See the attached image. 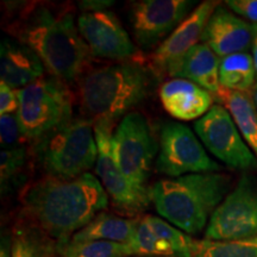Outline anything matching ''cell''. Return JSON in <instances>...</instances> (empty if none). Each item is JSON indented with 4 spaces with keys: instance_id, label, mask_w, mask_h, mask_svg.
Wrapping results in <instances>:
<instances>
[{
    "instance_id": "obj_15",
    "label": "cell",
    "mask_w": 257,
    "mask_h": 257,
    "mask_svg": "<svg viewBox=\"0 0 257 257\" xmlns=\"http://www.w3.org/2000/svg\"><path fill=\"white\" fill-rule=\"evenodd\" d=\"M257 36V24L243 21L224 6H218L201 37V43L206 44L220 59L232 54L246 53L253 47Z\"/></svg>"
},
{
    "instance_id": "obj_25",
    "label": "cell",
    "mask_w": 257,
    "mask_h": 257,
    "mask_svg": "<svg viewBox=\"0 0 257 257\" xmlns=\"http://www.w3.org/2000/svg\"><path fill=\"white\" fill-rule=\"evenodd\" d=\"M133 256L137 257H174L170 246L152 229L147 216L138 220L136 232L130 245Z\"/></svg>"
},
{
    "instance_id": "obj_9",
    "label": "cell",
    "mask_w": 257,
    "mask_h": 257,
    "mask_svg": "<svg viewBox=\"0 0 257 257\" xmlns=\"http://www.w3.org/2000/svg\"><path fill=\"white\" fill-rule=\"evenodd\" d=\"M159 144L160 150L154 168L167 178L220 170V166L207 155L200 141L184 124L166 123L161 128Z\"/></svg>"
},
{
    "instance_id": "obj_5",
    "label": "cell",
    "mask_w": 257,
    "mask_h": 257,
    "mask_svg": "<svg viewBox=\"0 0 257 257\" xmlns=\"http://www.w3.org/2000/svg\"><path fill=\"white\" fill-rule=\"evenodd\" d=\"M32 154L48 176L75 179L89 173L98 160L94 123L72 118L34 142Z\"/></svg>"
},
{
    "instance_id": "obj_20",
    "label": "cell",
    "mask_w": 257,
    "mask_h": 257,
    "mask_svg": "<svg viewBox=\"0 0 257 257\" xmlns=\"http://www.w3.org/2000/svg\"><path fill=\"white\" fill-rule=\"evenodd\" d=\"M218 101L232 115L243 140L257 157V107L251 94L223 88Z\"/></svg>"
},
{
    "instance_id": "obj_14",
    "label": "cell",
    "mask_w": 257,
    "mask_h": 257,
    "mask_svg": "<svg viewBox=\"0 0 257 257\" xmlns=\"http://www.w3.org/2000/svg\"><path fill=\"white\" fill-rule=\"evenodd\" d=\"M219 6L218 2H204L198 5L188 17L166 38L150 56L149 66L156 75L167 72L189 49L199 44L208 19Z\"/></svg>"
},
{
    "instance_id": "obj_1",
    "label": "cell",
    "mask_w": 257,
    "mask_h": 257,
    "mask_svg": "<svg viewBox=\"0 0 257 257\" xmlns=\"http://www.w3.org/2000/svg\"><path fill=\"white\" fill-rule=\"evenodd\" d=\"M24 221L59 243L72 238L108 205L100 180L91 173L75 179L44 176L21 193Z\"/></svg>"
},
{
    "instance_id": "obj_12",
    "label": "cell",
    "mask_w": 257,
    "mask_h": 257,
    "mask_svg": "<svg viewBox=\"0 0 257 257\" xmlns=\"http://www.w3.org/2000/svg\"><path fill=\"white\" fill-rule=\"evenodd\" d=\"M192 0H140L131 3L130 23L137 46L144 50L161 44L193 11Z\"/></svg>"
},
{
    "instance_id": "obj_16",
    "label": "cell",
    "mask_w": 257,
    "mask_h": 257,
    "mask_svg": "<svg viewBox=\"0 0 257 257\" xmlns=\"http://www.w3.org/2000/svg\"><path fill=\"white\" fill-rule=\"evenodd\" d=\"M159 94L165 110L179 120L200 119L211 110L214 100L210 92L186 79L165 82Z\"/></svg>"
},
{
    "instance_id": "obj_21",
    "label": "cell",
    "mask_w": 257,
    "mask_h": 257,
    "mask_svg": "<svg viewBox=\"0 0 257 257\" xmlns=\"http://www.w3.org/2000/svg\"><path fill=\"white\" fill-rule=\"evenodd\" d=\"M219 82L227 91L250 93L257 83L253 56L238 53L220 59Z\"/></svg>"
},
{
    "instance_id": "obj_19",
    "label": "cell",
    "mask_w": 257,
    "mask_h": 257,
    "mask_svg": "<svg viewBox=\"0 0 257 257\" xmlns=\"http://www.w3.org/2000/svg\"><path fill=\"white\" fill-rule=\"evenodd\" d=\"M140 219H128L113 214H98L83 229L73 234L70 242L81 243L92 240H107L130 245Z\"/></svg>"
},
{
    "instance_id": "obj_10",
    "label": "cell",
    "mask_w": 257,
    "mask_h": 257,
    "mask_svg": "<svg viewBox=\"0 0 257 257\" xmlns=\"http://www.w3.org/2000/svg\"><path fill=\"white\" fill-rule=\"evenodd\" d=\"M195 133L212 155L225 165L244 172L257 170V157L243 140L230 112L213 105L194 124Z\"/></svg>"
},
{
    "instance_id": "obj_2",
    "label": "cell",
    "mask_w": 257,
    "mask_h": 257,
    "mask_svg": "<svg viewBox=\"0 0 257 257\" xmlns=\"http://www.w3.org/2000/svg\"><path fill=\"white\" fill-rule=\"evenodd\" d=\"M8 31L40 57L51 76L64 82L81 79L93 57L68 10L31 4Z\"/></svg>"
},
{
    "instance_id": "obj_17",
    "label": "cell",
    "mask_w": 257,
    "mask_h": 257,
    "mask_svg": "<svg viewBox=\"0 0 257 257\" xmlns=\"http://www.w3.org/2000/svg\"><path fill=\"white\" fill-rule=\"evenodd\" d=\"M46 67L30 48L5 38L0 44V79L14 89H22L43 78Z\"/></svg>"
},
{
    "instance_id": "obj_24",
    "label": "cell",
    "mask_w": 257,
    "mask_h": 257,
    "mask_svg": "<svg viewBox=\"0 0 257 257\" xmlns=\"http://www.w3.org/2000/svg\"><path fill=\"white\" fill-rule=\"evenodd\" d=\"M59 252L63 257H130L133 256L130 246L126 244L92 240L75 243L67 240L59 243Z\"/></svg>"
},
{
    "instance_id": "obj_7",
    "label": "cell",
    "mask_w": 257,
    "mask_h": 257,
    "mask_svg": "<svg viewBox=\"0 0 257 257\" xmlns=\"http://www.w3.org/2000/svg\"><path fill=\"white\" fill-rule=\"evenodd\" d=\"M112 154L118 168L138 188H149L147 181L160 150L149 121L133 111L121 118L112 135Z\"/></svg>"
},
{
    "instance_id": "obj_26",
    "label": "cell",
    "mask_w": 257,
    "mask_h": 257,
    "mask_svg": "<svg viewBox=\"0 0 257 257\" xmlns=\"http://www.w3.org/2000/svg\"><path fill=\"white\" fill-rule=\"evenodd\" d=\"M29 156H30L29 150L25 147L2 150L0 153V184H2L3 194L23 181Z\"/></svg>"
},
{
    "instance_id": "obj_33",
    "label": "cell",
    "mask_w": 257,
    "mask_h": 257,
    "mask_svg": "<svg viewBox=\"0 0 257 257\" xmlns=\"http://www.w3.org/2000/svg\"><path fill=\"white\" fill-rule=\"evenodd\" d=\"M252 50H253V61H255V67H256V75H257V36L255 38V43H253V47H252Z\"/></svg>"
},
{
    "instance_id": "obj_23",
    "label": "cell",
    "mask_w": 257,
    "mask_h": 257,
    "mask_svg": "<svg viewBox=\"0 0 257 257\" xmlns=\"http://www.w3.org/2000/svg\"><path fill=\"white\" fill-rule=\"evenodd\" d=\"M193 257H257V236L238 240H198Z\"/></svg>"
},
{
    "instance_id": "obj_31",
    "label": "cell",
    "mask_w": 257,
    "mask_h": 257,
    "mask_svg": "<svg viewBox=\"0 0 257 257\" xmlns=\"http://www.w3.org/2000/svg\"><path fill=\"white\" fill-rule=\"evenodd\" d=\"M113 4L111 0H83L79 3V8L82 12H99L108 10Z\"/></svg>"
},
{
    "instance_id": "obj_4",
    "label": "cell",
    "mask_w": 257,
    "mask_h": 257,
    "mask_svg": "<svg viewBox=\"0 0 257 257\" xmlns=\"http://www.w3.org/2000/svg\"><path fill=\"white\" fill-rule=\"evenodd\" d=\"M230 188V176L213 172L161 179L150 191L153 204L163 219L181 231L197 234L207 227Z\"/></svg>"
},
{
    "instance_id": "obj_22",
    "label": "cell",
    "mask_w": 257,
    "mask_h": 257,
    "mask_svg": "<svg viewBox=\"0 0 257 257\" xmlns=\"http://www.w3.org/2000/svg\"><path fill=\"white\" fill-rule=\"evenodd\" d=\"M59 242L34 225L22 221L16 225L11 238V257H54Z\"/></svg>"
},
{
    "instance_id": "obj_27",
    "label": "cell",
    "mask_w": 257,
    "mask_h": 257,
    "mask_svg": "<svg viewBox=\"0 0 257 257\" xmlns=\"http://www.w3.org/2000/svg\"><path fill=\"white\" fill-rule=\"evenodd\" d=\"M147 219L157 236L170 246L174 257H193L198 240H194L162 218L147 216Z\"/></svg>"
},
{
    "instance_id": "obj_3",
    "label": "cell",
    "mask_w": 257,
    "mask_h": 257,
    "mask_svg": "<svg viewBox=\"0 0 257 257\" xmlns=\"http://www.w3.org/2000/svg\"><path fill=\"white\" fill-rule=\"evenodd\" d=\"M157 75L141 61H125L99 67L79 80L83 113L93 123L115 120L130 113L152 93Z\"/></svg>"
},
{
    "instance_id": "obj_34",
    "label": "cell",
    "mask_w": 257,
    "mask_h": 257,
    "mask_svg": "<svg viewBox=\"0 0 257 257\" xmlns=\"http://www.w3.org/2000/svg\"><path fill=\"white\" fill-rule=\"evenodd\" d=\"M250 94H251L252 100H253V102H255V105H256V107H257V83L255 85V87L251 89Z\"/></svg>"
},
{
    "instance_id": "obj_6",
    "label": "cell",
    "mask_w": 257,
    "mask_h": 257,
    "mask_svg": "<svg viewBox=\"0 0 257 257\" xmlns=\"http://www.w3.org/2000/svg\"><path fill=\"white\" fill-rule=\"evenodd\" d=\"M18 99L19 126L32 143L73 118L72 92L67 82L55 76H43L18 89Z\"/></svg>"
},
{
    "instance_id": "obj_11",
    "label": "cell",
    "mask_w": 257,
    "mask_h": 257,
    "mask_svg": "<svg viewBox=\"0 0 257 257\" xmlns=\"http://www.w3.org/2000/svg\"><path fill=\"white\" fill-rule=\"evenodd\" d=\"M112 124L106 121L94 123V134L98 146L95 174L115 208L125 213H140L152 204V191L138 188L125 178L112 154Z\"/></svg>"
},
{
    "instance_id": "obj_32",
    "label": "cell",
    "mask_w": 257,
    "mask_h": 257,
    "mask_svg": "<svg viewBox=\"0 0 257 257\" xmlns=\"http://www.w3.org/2000/svg\"><path fill=\"white\" fill-rule=\"evenodd\" d=\"M0 257H11V240L5 238L2 240V249H0Z\"/></svg>"
},
{
    "instance_id": "obj_18",
    "label": "cell",
    "mask_w": 257,
    "mask_h": 257,
    "mask_svg": "<svg viewBox=\"0 0 257 257\" xmlns=\"http://www.w3.org/2000/svg\"><path fill=\"white\" fill-rule=\"evenodd\" d=\"M219 64L220 57L206 44L199 43L173 64L167 75L173 79H186L197 83L210 92L218 101L223 91L219 82Z\"/></svg>"
},
{
    "instance_id": "obj_28",
    "label": "cell",
    "mask_w": 257,
    "mask_h": 257,
    "mask_svg": "<svg viewBox=\"0 0 257 257\" xmlns=\"http://www.w3.org/2000/svg\"><path fill=\"white\" fill-rule=\"evenodd\" d=\"M25 137L22 134L17 114H2L0 115V142L4 149L23 147Z\"/></svg>"
},
{
    "instance_id": "obj_13",
    "label": "cell",
    "mask_w": 257,
    "mask_h": 257,
    "mask_svg": "<svg viewBox=\"0 0 257 257\" xmlns=\"http://www.w3.org/2000/svg\"><path fill=\"white\" fill-rule=\"evenodd\" d=\"M76 24L93 57L115 62L138 60L137 47L114 12H82Z\"/></svg>"
},
{
    "instance_id": "obj_30",
    "label": "cell",
    "mask_w": 257,
    "mask_h": 257,
    "mask_svg": "<svg viewBox=\"0 0 257 257\" xmlns=\"http://www.w3.org/2000/svg\"><path fill=\"white\" fill-rule=\"evenodd\" d=\"M225 4L234 14L257 24V0H227Z\"/></svg>"
},
{
    "instance_id": "obj_8",
    "label": "cell",
    "mask_w": 257,
    "mask_h": 257,
    "mask_svg": "<svg viewBox=\"0 0 257 257\" xmlns=\"http://www.w3.org/2000/svg\"><path fill=\"white\" fill-rule=\"evenodd\" d=\"M257 236V176L245 173L213 212L205 239L238 240Z\"/></svg>"
},
{
    "instance_id": "obj_29",
    "label": "cell",
    "mask_w": 257,
    "mask_h": 257,
    "mask_svg": "<svg viewBox=\"0 0 257 257\" xmlns=\"http://www.w3.org/2000/svg\"><path fill=\"white\" fill-rule=\"evenodd\" d=\"M19 107L18 89H14L4 82H0V113H17Z\"/></svg>"
}]
</instances>
